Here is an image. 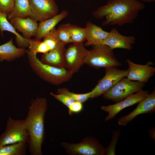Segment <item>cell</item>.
Segmentation results:
<instances>
[{
    "instance_id": "10",
    "label": "cell",
    "mask_w": 155,
    "mask_h": 155,
    "mask_svg": "<svg viewBox=\"0 0 155 155\" xmlns=\"http://www.w3.org/2000/svg\"><path fill=\"white\" fill-rule=\"evenodd\" d=\"M30 17L37 21L51 18L57 14L58 5L55 0H28Z\"/></svg>"
},
{
    "instance_id": "19",
    "label": "cell",
    "mask_w": 155,
    "mask_h": 155,
    "mask_svg": "<svg viewBox=\"0 0 155 155\" xmlns=\"http://www.w3.org/2000/svg\"><path fill=\"white\" fill-rule=\"evenodd\" d=\"M26 50L24 48H17L13 44V38L0 45V62L3 60L11 61L24 55Z\"/></svg>"
},
{
    "instance_id": "3",
    "label": "cell",
    "mask_w": 155,
    "mask_h": 155,
    "mask_svg": "<svg viewBox=\"0 0 155 155\" xmlns=\"http://www.w3.org/2000/svg\"><path fill=\"white\" fill-rule=\"evenodd\" d=\"M30 66L40 78L51 84L57 85L69 81L73 73L66 68H59L44 64L36 57V54L26 50Z\"/></svg>"
},
{
    "instance_id": "17",
    "label": "cell",
    "mask_w": 155,
    "mask_h": 155,
    "mask_svg": "<svg viewBox=\"0 0 155 155\" xmlns=\"http://www.w3.org/2000/svg\"><path fill=\"white\" fill-rule=\"evenodd\" d=\"M85 28L86 32V42L84 45L86 46L102 44L109 33L90 21L87 22Z\"/></svg>"
},
{
    "instance_id": "28",
    "label": "cell",
    "mask_w": 155,
    "mask_h": 155,
    "mask_svg": "<svg viewBox=\"0 0 155 155\" xmlns=\"http://www.w3.org/2000/svg\"><path fill=\"white\" fill-rule=\"evenodd\" d=\"M14 0H0V12L7 15L12 11Z\"/></svg>"
},
{
    "instance_id": "18",
    "label": "cell",
    "mask_w": 155,
    "mask_h": 155,
    "mask_svg": "<svg viewBox=\"0 0 155 155\" xmlns=\"http://www.w3.org/2000/svg\"><path fill=\"white\" fill-rule=\"evenodd\" d=\"M68 11L63 10L60 13L54 16L43 20L38 24L35 39L40 40L46 35L55 28V26L61 21L67 17Z\"/></svg>"
},
{
    "instance_id": "1",
    "label": "cell",
    "mask_w": 155,
    "mask_h": 155,
    "mask_svg": "<svg viewBox=\"0 0 155 155\" xmlns=\"http://www.w3.org/2000/svg\"><path fill=\"white\" fill-rule=\"evenodd\" d=\"M145 7V4L139 0H108L105 5L99 7L92 14L97 19L105 17L102 23V26H121L133 23L140 12Z\"/></svg>"
},
{
    "instance_id": "23",
    "label": "cell",
    "mask_w": 155,
    "mask_h": 155,
    "mask_svg": "<svg viewBox=\"0 0 155 155\" xmlns=\"http://www.w3.org/2000/svg\"><path fill=\"white\" fill-rule=\"evenodd\" d=\"M69 31L72 43L83 42L86 40L85 28L70 24Z\"/></svg>"
},
{
    "instance_id": "12",
    "label": "cell",
    "mask_w": 155,
    "mask_h": 155,
    "mask_svg": "<svg viewBox=\"0 0 155 155\" xmlns=\"http://www.w3.org/2000/svg\"><path fill=\"white\" fill-rule=\"evenodd\" d=\"M136 108L128 115L121 117L118 121L120 125L125 126L141 114L152 113L155 111V90L140 101Z\"/></svg>"
},
{
    "instance_id": "26",
    "label": "cell",
    "mask_w": 155,
    "mask_h": 155,
    "mask_svg": "<svg viewBox=\"0 0 155 155\" xmlns=\"http://www.w3.org/2000/svg\"><path fill=\"white\" fill-rule=\"evenodd\" d=\"M57 94H63L68 96L73 99L75 101L83 103L90 98L91 92L82 94L75 93L69 91L68 89L65 88L58 89Z\"/></svg>"
},
{
    "instance_id": "31",
    "label": "cell",
    "mask_w": 155,
    "mask_h": 155,
    "mask_svg": "<svg viewBox=\"0 0 155 155\" xmlns=\"http://www.w3.org/2000/svg\"><path fill=\"white\" fill-rule=\"evenodd\" d=\"M155 128H154L148 131L149 135L154 141L155 140Z\"/></svg>"
},
{
    "instance_id": "4",
    "label": "cell",
    "mask_w": 155,
    "mask_h": 155,
    "mask_svg": "<svg viewBox=\"0 0 155 155\" xmlns=\"http://www.w3.org/2000/svg\"><path fill=\"white\" fill-rule=\"evenodd\" d=\"M85 63L96 69L119 67L121 63L115 57L113 49L105 44L94 45L89 50Z\"/></svg>"
},
{
    "instance_id": "21",
    "label": "cell",
    "mask_w": 155,
    "mask_h": 155,
    "mask_svg": "<svg viewBox=\"0 0 155 155\" xmlns=\"http://www.w3.org/2000/svg\"><path fill=\"white\" fill-rule=\"evenodd\" d=\"M30 13L28 0H14L13 9L7 18L9 20L16 17L25 18L30 16Z\"/></svg>"
},
{
    "instance_id": "2",
    "label": "cell",
    "mask_w": 155,
    "mask_h": 155,
    "mask_svg": "<svg viewBox=\"0 0 155 155\" xmlns=\"http://www.w3.org/2000/svg\"><path fill=\"white\" fill-rule=\"evenodd\" d=\"M24 120L29 136L28 143L32 155H42V146L45 138L44 120L48 102L44 97L32 99Z\"/></svg>"
},
{
    "instance_id": "29",
    "label": "cell",
    "mask_w": 155,
    "mask_h": 155,
    "mask_svg": "<svg viewBox=\"0 0 155 155\" xmlns=\"http://www.w3.org/2000/svg\"><path fill=\"white\" fill-rule=\"evenodd\" d=\"M50 94L55 99L62 103L68 108L71 104L75 101L71 97L63 94H56L51 92Z\"/></svg>"
},
{
    "instance_id": "27",
    "label": "cell",
    "mask_w": 155,
    "mask_h": 155,
    "mask_svg": "<svg viewBox=\"0 0 155 155\" xmlns=\"http://www.w3.org/2000/svg\"><path fill=\"white\" fill-rule=\"evenodd\" d=\"M120 135V130L113 131V137L109 146L105 148L104 155L115 154V148L118 139Z\"/></svg>"
},
{
    "instance_id": "25",
    "label": "cell",
    "mask_w": 155,
    "mask_h": 155,
    "mask_svg": "<svg viewBox=\"0 0 155 155\" xmlns=\"http://www.w3.org/2000/svg\"><path fill=\"white\" fill-rule=\"evenodd\" d=\"M30 46L28 50L29 51L36 54L38 53H46L51 49L46 42L43 40L41 41L36 39L29 40Z\"/></svg>"
},
{
    "instance_id": "30",
    "label": "cell",
    "mask_w": 155,
    "mask_h": 155,
    "mask_svg": "<svg viewBox=\"0 0 155 155\" xmlns=\"http://www.w3.org/2000/svg\"><path fill=\"white\" fill-rule=\"evenodd\" d=\"M83 108L82 103L75 101L68 108L69 114L70 115H71L73 113H79L82 111Z\"/></svg>"
},
{
    "instance_id": "7",
    "label": "cell",
    "mask_w": 155,
    "mask_h": 155,
    "mask_svg": "<svg viewBox=\"0 0 155 155\" xmlns=\"http://www.w3.org/2000/svg\"><path fill=\"white\" fill-rule=\"evenodd\" d=\"M144 85V82L132 81L124 77L104 94L103 97L117 103L141 90Z\"/></svg>"
},
{
    "instance_id": "32",
    "label": "cell",
    "mask_w": 155,
    "mask_h": 155,
    "mask_svg": "<svg viewBox=\"0 0 155 155\" xmlns=\"http://www.w3.org/2000/svg\"><path fill=\"white\" fill-rule=\"evenodd\" d=\"M141 2H146V3H150L154 2L155 1V0H139Z\"/></svg>"
},
{
    "instance_id": "24",
    "label": "cell",
    "mask_w": 155,
    "mask_h": 155,
    "mask_svg": "<svg viewBox=\"0 0 155 155\" xmlns=\"http://www.w3.org/2000/svg\"><path fill=\"white\" fill-rule=\"evenodd\" d=\"M70 24L67 23L60 25L56 29V36L58 42L65 44L72 42L69 31Z\"/></svg>"
},
{
    "instance_id": "9",
    "label": "cell",
    "mask_w": 155,
    "mask_h": 155,
    "mask_svg": "<svg viewBox=\"0 0 155 155\" xmlns=\"http://www.w3.org/2000/svg\"><path fill=\"white\" fill-rule=\"evenodd\" d=\"M89 51L83 42L73 43L65 50L66 68L73 73L78 72L85 63Z\"/></svg>"
},
{
    "instance_id": "15",
    "label": "cell",
    "mask_w": 155,
    "mask_h": 155,
    "mask_svg": "<svg viewBox=\"0 0 155 155\" xmlns=\"http://www.w3.org/2000/svg\"><path fill=\"white\" fill-rule=\"evenodd\" d=\"M65 44L63 42H59L54 48L43 53L41 57V62L53 66L66 68Z\"/></svg>"
},
{
    "instance_id": "22",
    "label": "cell",
    "mask_w": 155,
    "mask_h": 155,
    "mask_svg": "<svg viewBox=\"0 0 155 155\" xmlns=\"http://www.w3.org/2000/svg\"><path fill=\"white\" fill-rule=\"evenodd\" d=\"M28 144L18 142L0 147V155H25Z\"/></svg>"
},
{
    "instance_id": "6",
    "label": "cell",
    "mask_w": 155,
    "mask_h": 155,
    "mask_svg": "<svg viewBox=\"0 0 155 155\" xmlns=\"http://www.w3.org/2000/svg\"><path fill=\"white\" fill-rule=\"evenodd\" d=\"M60 144L70 155H104L105 148L96 138L87 137L80 142H61Z\"/></svg>"
},
{
    "instance_id": "20",
    "label": "cell",
    "mask_w": 155,
    "mask_h": 155,
    "mask_svg": "<svg viewBox=\"0 0 155 155\" xmlns=\"http://www.w3.org/2000/svg\"><path fill=\"white\" fill-rule=\"evenodd\" d=\"M7 16L0 12V30L1 36H3V31H9L16 35V41L19 48L29 47V40L24 38L16 31V29L8 21Z\"/></svg>"
},
{
    "instance_id": "8",
    "label": "cell",
    "mask_w": 155,
    "mask_h": 155,
    "mask_svg": "<svg viewBox=\"0 0 155 155\" xmlns=\"http://www.w3.org/2000/svg\"><path fill=\"white\" fill-rule=\"evenodd\" d=\"M127 70H121L116 67L105 68V74L91 91L90 99L97 97L106 92L122 78L127 76Z\"/></svg>"
},
{
    "instance_id": "13",
    "label": "cell",
    "mask_w": 155,
    "mask_h": 155,
    "mask_svg": "<svg viewBox=\"0 0 155 155\" xmlns=\"http://www.w3.org/2000/svg\"><path fill=\"white\" fill-rule=\"evenodd\" d=\"M126 61L129 67L127 77L130 80L147 83L154 74L155 68L150 66L154 65L152 61H148L145 65H142L135 63L129 59Z\"/></svg>"
},
{
    "instance_id": "16",
    "label": "cell",
    "mask_w": 155,
    "mask_h": 155,
    "mask_svg": "<svg viewBox=\"0 0 155 155\" xmlns=\"http://www.w3.org/2000/svg\"><path fill=\"white\" fill-rule=\"evenodd\" d=\"M9 22L15 29L21 32L23 36L28 40L36 36L38 24L37 22L29 16L26 18L14 17L9 20Z\"/></svg>"
},
{
    "instance_id": "5",
    "label": "cell",
    "mask_w": 155,
    "mask_h": 155,
    "mask_svg": "<svg viewBox=\"0 0 155 155\" xmlns=\"http://www.w3.org/2000/svg\"><path fill=\"white\" fill-rule=\"evenodd\" d=\"M29 136L24 120L9 117L4 132L0 135V147L18 142L28 143Z\"/></svg>"
},
{
    "instance_id": "11",
    "label": "cell",
    "mask_w": 155,
    "mask_h": 155,
    "mask_svg": "<svg viewBox=\"0 0 155 155\" xmlns=\"http://www.w3.org/2000/svg\"><path fill=\"white\" fill-rule=\"evenodd\" d=\"M148 91L142 90L135 94H133L124 98L123 100L115 104L107 106H102L101 109L108 113L105 121L114 118L116 115L123 109L138 103L149 94Z\"/></svg>"
},
{
    "instance_id": "14",
    "label": "cell",
    "mask_w": 155,
    "mask_h": 155,
    "mask_svg": "<svg viewBox=\"0 0 155 155\" xmlns=\"http://www.w3.org/2000/svg\"><path fill=\"white\" fill-rule=\"evenodd\" d=\"M135 40L134 36L122 35L115 28H113L102 44H106L113 49L121 48L130 50L133 48L132 45L135 43Z\"/></svg>"
}]
</instances>
